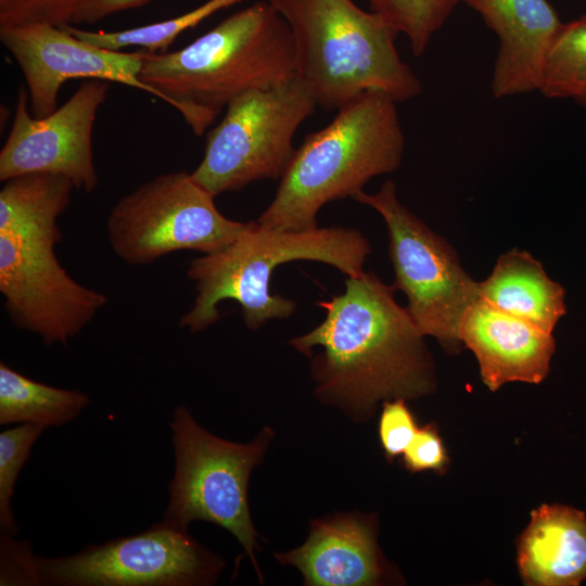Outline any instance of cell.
Returning a JSON list of instances; mask_svg holds the SVG:
<instances>
[{
    "mask_svg": "<svg viewBox=\"0 0 586 586\" xmlns=\"http://www.w3.org/2000/svg\"><path fill=\"white\" fill-rule=\"evenodd\" d=\"M395 291L371 271L347 277L342 294L317 303L323 321L290 341L313 358L317 399L357 422L371 418L382 399H413L434 390L424 335Z\"/></svg>",
    "mask_w": 586,
    "mask_h": 586,
    "instance_id": "6da1fadb",
    "label": "cell"
},
{
    "mask_svg": "<svg viewBox=\"0 0 586 586\" xmlns=\"http://www.w3.org/2000/svg\"><path fill=\"white\" fill-rule=\"evenodd\" d=\"M142 52L140 79L199 137L235 97L296 76L292 33L267 0L230 15L182 49Z\"/></svg>",
    "mask_w": 586,
    "mask_h": 586,
    "instance_id": "7a4b0ae2",
    "label": "cell"
},
{
    "mask_svg": "<svg viewBox=\"0 0 586 586\" xmlns=\"http://www.w3.org/2000/svg\"><path fill=\"white\" fill-rule=\"evenodd\" d=\"M336 112L330 124L307 135L294 150L258 225L286 231L315 229L324 204L353 199L373 177L399 167L405 136L388 94L366 90Z\"/></svg>",
    "mask_w": 586,
    "mask_h": 586,
    "instance_id": "3957f363",
    "label": "cell"
},
{
    "mask_svg": "<svg viewBox=\"0 0 586 586\" xmlns=\"http://www.w3.org/2000/svg\"><path fill=\"white\" fill-rule=\"evenodd\" d=\"M371 252L368 239L358 230L324 227L303 231L268 229L247 222L227 246L193 259L187 275L196 296L179 326L191 333L205 330L219 319L218 304L237 302L245 326L259 329L271 319L291 317L296 303L269 290L273 270L288 262L314 260L328 264L347 277L364 272Z\"/></svg>",
    "mask_w": 586,
    "mask_h": 586,
    "instance_id": "277c9868",
    "label": "cell"
},
{
    "mask_svg": "<svg viewBox=\"0 0 586 586\" xmlns=\"http://www.w3.org/2000/svg\"><path fill=\"white\" fill-rule=\"evenodd\" d=\"M267 1L290 27L296 76L321 109L337 111L370 89L396 103L422 92L421 81L398 54V33L380 14L353 0Z\"/></svg>",
    "mask_w": 586,
    "mask_h": 586,
    "instance_id": "5b68a950",
    "label": "cell"
},
{
    "mask_svg": "<svg viewBox=\"0 0 586 586\" xmlns=\"http://www.w3.org/2000/svg\"><path fill=\"white\" fill-rule=\"evenodd\" d=\"M175 472L163 520L188 528L206 521L231 533L264 582L257 562L259 535L251 517L249 483L275 436L264 426L250 443L220 438L198 423L183 406L175 408L170 421Z\"/></svg>",
    "mask_w": 586,
    "mask_h": 586,
    "instance_id": "8992f818",
    "label": "cell"
},
{
    "mask_svg": "<svg viewBox=\"0 0 586 586\" xmlns=\"http://www.w3.org/2000/svg\"><path fill=\"white\" fill-rule=\"evenodd\" d=\"M318 106L297 76L276 87L235 97L207 137L192 178L214 196L263 179L281 178L293 153V138Z\"/></svg>",
    "mask_w": 586,
    "mask_h": 586,
    "instance_id": "52a82bcc",
    "label": "cell"
},
{
    "mask_svg": "<svg viewBox=\"0 0 586 586\" xmlns=\"http://www.w3.org/2000/svg\"><path fill=\"white\" fill-rule=\"evenodd\" d=\"M353 199L382 216L395 271L393 285L405 293L419 330L446 349L457 351L462 344V319L480 298L479 282L464 271L453 247L400 203L394 182H384L373 194L360 191Z\"/></svg>",
    "mask_w": 586,
    "mask_h": 586,
    "instance_id": "ba28073f",
    "label": "cell"
},
{
    "mask_svg": "<svg viewBox=\"0 0 586 586\" xmlns=\"http://www.w3.org/2000/svg\"><path fill=\"white\" fill-rule=\"evenodd\" d=\"M215 196L186 171L160 175L113 206L107 238L129 265H149L177 251L216 252L230 244L247 222L225 217Z\"/></svg>",
    "mask_w": 586,
    "mask_h": 586,
    "instance_id": "9c48e42d",
    "label": "cell"
},
{
    "mask_svg": "<svg viewBox=\"0 0 586 586\" xmlns=\"http://www.w3.org/2000/svg\"><path fill=\"white\" fill-rule=\"evenodd\" d=\"M225 566L188 528L165 520L74 555L34 559L36 585L48 586H206Z\"/></svg>",
    "mask_w": 586,
    "mask_h": 586,
    "instance_id": "30bf717a",
    "label": "cell"
},
{
    "mask_svg": "<svg viewBox=\"0 0 586 586\" xmlns=\"http://www.w3.org/2000/svg\"><path fill=\"white\" fill-rule=\"evenodd\" d=\"M56 243L0 234V292L11 321L47 345L67 344L106 304L60 264Z\"/></svg>",
    "mask_w": 586,
    "mask_h": 586,
    "instance_id": "8fae6325",
    "label": "cell"
},
{
    "mask_svg": "<svg viewBox=\"0 0 586 586\" xmlns=\"http://www.w3.org/2000/svg\"><path fill=\"white\" fill-rule=\"evenodd\" d=\"M111 82L85 79L75 93L47 116L35 117L22 86L12 125L0 151V180L31 173L67 177L78 190L92 192L99 176L92 136L98 111Z\"/></svg>",
    "mask_w": 586,
    "mask_h": 586,
    "instance_id": "7c38bea8",
    "label": "cell"
},
{
    "mask_svg": "<svg viewBox=\"0 0 586 586\" xmlns=\"http://www.w3.org/2000/svg\"><path fill=\"white\" fill-rule=\"evenodd\" d=\"M0 41L23 73L35 117L56 110L62 86L76 78L118 82L157 98L140 79L142 50L101 48L43 22L0 26Z\"/></svg>",
    "mask_w": 586,
    "mask_h": 586,
    "instance_id": "4fadbf2b",
    "label": "cell"
},
{
    "mask_svg": "<svg viewBox=\"0 0 586 586\" xmlns=\"http://www.w3.org/2000/svg\"><path fill=\"white\" fill-rule=\"evenodd\" d=\"M275 558L296 568L306 586H371L386 573L373 520L359 512L313 520L305 543Z\"/></svg>",
    "mask_w": 586,
    "mask_h": 586,
    "instance_id": "5bb4252c",
    "label": "cell"
},
{
    "mask_svg": "<svg viewBox=\"0 0 586 586\" xmlns=\"http://www.w3.org/2000/svg\"><path fill=\"white\" fill-rule=\"evenodd\" d=\"M499 39L492 92L496 99L538 91L547 51L562 26L548 0H461Z\"/></svg>",
    "mask_w": 586,
    "mask_h": 586,
    "instance_id": "9a60e30c",
    "label": "cell"
},
{
    "mask_svg": "<svg viewBox=\"0 0 586 586\" xmlns=\"http://www.w3.org/2000/svg\"><path fill=\"white\" fill-rule=\"evenodd\" d=\"M460 340L475 355L482 380L491 391L508 382H542L556 351L552 333L482 298L467 310Z\"/></svg>",
    "mask_w": 586,
    "mask_h": 586,
    "instance_id": "2e32d148",
    "label": "cell"
},
{
    "mask_svg": "<svg viewBox=\"0 0 586 586\" xmlns=\"http://www.w3.org/2000/svg\"><path fill=\"white\" fill-rule=\"evenodd\" d=\"M518 564L525 584L576 586L586 578V517L561 505L532 512L522 534Z\"/></svg>",
    "mask_w": 586,
    "mask_h": 586,
    "instance_id": "e0dca14e",
    "label": "cell"
},
{
    "mask_svg": "<svg viewBox=\"0 0 586 586\" xmlns=\"http://www.w3.org/2000/svg\"><path fill=\"white\" fill-rule=\"evenodd\" d=\"M480 284V298L492 306L552 333L565 314L564 289L552 281L527 252L501 255Z\"/></svg>",
    "mask_w": 586,
    "mask_h": 586,
    "instance_id": "ac0fdd59",
    "label": "cell"
},
{
    "mask_svg": "<svg viewBox=\"0 0 586 586\" xmlns=\"http://www.w3.org/2000/svg\"><path fill=\"white\" fill-rule=\"evenodd\" d=\"M74 188L67 177L50 173L8 179L0 191V234L59 243L58 218L67 208Z\"/></svg>",
    "mask_w": 586,
    "mask_h": 586,
    "instance_id": "d6986e66",
    "label": "cell"
},
{
    "mask_svg": "<svg viewBox=\"0 0 586 586\" xmlns=\"http://www.w3.org/2000/svg\"><path fill=\"white\" fill-rule=\"evenodd\" d=\"M89 403V397L78 390L43 384L0 364L1 425L61 426L74 420Z\"/></svg>",
    "mask_w": 586,
    "mask_h": 586,
    "instance_id": "ffe728a7",
    "label": "cell"
},
{
    "mask_svg": "<svg viewBox=\"0 0 586 586\" xmlns=\"http://www.w3.org/2000/svg\"><path fill=\"white\" fill-rule=\"evenodd\" d=\"M243 0H208L200 7L179 16L123 30L92 31L66 25L69 33L94 46L122 50L136 47L148 52H167V48L176 38L219 10L233 5Z\"/></svg>",
    "mask_w": 586,
    "mask_h": 586,
    "instance_id": "44dd1931",
    "label": "cell"
},
{
    "mask_svg": "<svg viewBox=\"0 0 586 586\" xmlns=\"http://www.w3.org/2000/svg\"><path fill=\"white\" fill-rule=\"evenodd\" d=\"M586 86V15L563 23L542 72L539 92L549 99L573 98Z\"/></svg>",
    "mask_w": 586,
    "mask_h": 586,
    "instance_id": "7402d4cb",
    "label": "cell"
},
{
    "mask_svg": "<svg viewBox=\"0 0 586 586\" xmlns=\"http://www.w3.org/2000/svg\"><path fill=\"white\" fill-rule=\"evenodd\" d=\"M369 9L380 14L398 34L410 41L420 56L461 0H368Z\"/></svg>",
    "mask_w": 586,
    "mask_h": 586,
    "instance_id": "603a6c76",
    "label": "cell"
},
{
    "mask_svg": "<svg viewBox=\"0 0 586 586\" xmlns=\"http://www.w3.org/2000/svg\"><path fill=\"white\" fill-rule=\"evenodd\" d=\"M46 429L34 423H20L0 433V528L4 535L17 534L12 497L18 474L30 449Z\"/></svg>",
    "mask_w": 586,
    "mask_h": 586,
    "instance_id": "cb8c5ba5",
    "label": "cell"
},
{
    "mask_svg": "<svg viewBox=\"0 0 586 586\" xmlns=\"http://www.w3.org/2000/svg\"><path fill=\"white\" fill-rule=\"evenodd\" d=\"M89 0H0V26L43 22L71 25L79 8Z\"/></svg>",
    "mask_w": 586,
    "mask_h": 586,
    "instance_id": "d4e9b609",
    "label": "cell"
},
{
    "mask_svg": "<svg viewBox=\"0 0 586 586\" xmlns=\"http://www.w3.org/2000/svg\"><path fill=\"white\" fill-rule=\"evenodd\" d=\"M406 399L395 398L383 403L379 421V436L387 459L403 455L413 438L418 426Z\"/></svg>",
    "mask_w": 586,
    "mask_h": 586,
    "instance_id": "484cf974",
    "label": "cell"
},
{
    "mask_svg": "<svg viewBox=\"0 0 586 586\" xmlns=\"http://www.w3.org/2000/svg\"><path fill=\"white\" fill-rule=\"evenodd\" d=\"M403 455L406 469L412 472L442 470L447 462L443 442L431 424L418 428Z\"/></svg>",
    "mask_w": 586,
    "mask_h": 586,
    "instance_id": "4316f807",
    "label": "cell"
},
{
    "mask_svg": "<svg viewBox=\"0 0 586 586\" xmlns=\"http://www.w3.org/2000/svg\"><path fill=\"white\" fill-rule=\"evenodd\" d=\"M34 558L27 543L15 542L10 535H2L0 585H36Z\"/></svg>",
    "mask_w": 586,
    "mask_h": 586,
    "instance_id": "83f0119b",
    "label": "cell"
},
{
    "mask_svg": "<svg viewBox=\"0 0 586 586\" xmlns=\"http://www.w3.org/2000/svg\"><path fill=\"white\" fill-rule=\"evenodd\" d=\"M150 0H89L73 17L71 25L95 24L113 14L145 5Z\"/></svg>",
    "mask_w": 586,
    "mask_h": 586,
    "instance_id": "f1b7e54d",
    "label": "cell"
},
{
    "mask_svg": "<svg viewBox=\"0 0 586 586\" xmlns=\"http://www.w3.org/2000/svg\"><path fill=\"white\" fill-rule=\"evenodd\" d=\"M574 101L586 106V86L573 98Z\"/></svg>",
    "mask_w": 586,
    "mask_h": 586,
    "instance_id": "f546056e",
    "label": "cell"
}]
</instances>
